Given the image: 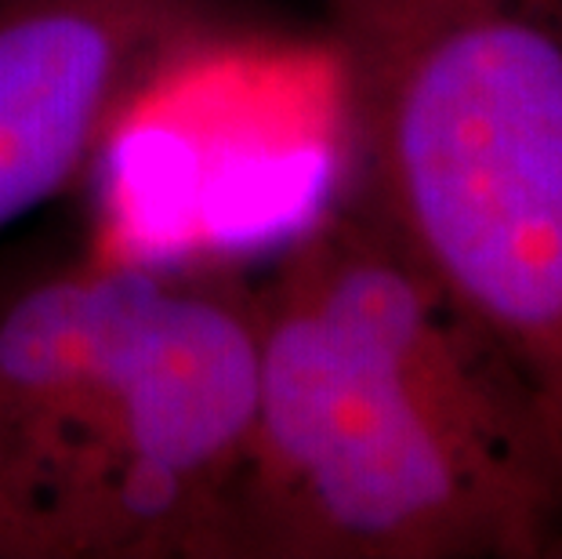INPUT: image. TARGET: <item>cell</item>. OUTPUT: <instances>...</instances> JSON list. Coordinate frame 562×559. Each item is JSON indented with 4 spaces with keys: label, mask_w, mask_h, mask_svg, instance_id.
<instances>
[{
    "label": "cell",
    "mask_w": 562,
    "mask_h": 559,
    "mask_svg": "<svg viewBox=\"0 0 562 559\" xmlns=\"http://www.w3.org/2000/svg\"><path fill=\"white\" fill-rule=\"evenodd\" d=\"M222 559H562V466L530 389L345 204L258 280Z\"/></svg>",
    "instance_id": "1"
},
{
    "label": "cell",
    "mask_w": 562,
    "mask_h": 559,
    "mask_svg": "<svg viewBox=\"0 0 562 559\" xmlns=\"http://www.w3.org/2000/svg\"><path fill=\"white\" fill-rule=\"evenodd\" d=\"M258 280L83 255L0 283V559H222Z\"/></svg>",
    "instance_id": "2"
},
{
    "label": "cell",
    "mask_w": 562,
    "mask_h": 559,
    "mask_svg": "<svg viewBox=\"0 0 562 559\" xmlns=\"http://www.w3.org/2000/svg\"><path fill=\"white\" fill-rule=\"evenodd\" d=\"M345 200L505 356L562 466V0H323Z\"/></svg>",
    "instance_id": "3"
},
{
    "label": "cell",
    "mask_w": 562,
    "mask_h": 559,
    "mask_svg": "<svg viewBox=\"0 0 562 559\" xmlns=\"http://www.w3.org/2000/svg\"><path fill=\"white\" fill-rule=\"evenodd\" d=\"M225 22L222 0H0V230L80 182Z\"/></svg>",
    "instance_id": "4"
}]
</instances>
